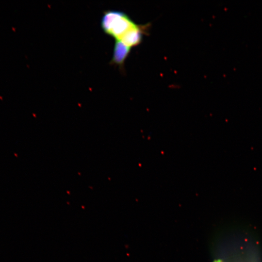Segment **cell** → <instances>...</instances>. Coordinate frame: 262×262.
Returning a JSON list of instances; mask_svg holds the SVG:
<instances>
[{"mask_svg": "<svg viewBox=\"0 0 262 262\" xmlns=\"http://www.w3.org/2000/svg\"><path fill=\"white\" fill-rule=\"evenodd\" d=\"M135 23L125 13L115 10H107L103 12L100 26L107 35L118 40Z\"/></svg>", "mask_w": 262, "mask_h": 262, "instance_id": "cell-1", "label": "cell"}, {"mask_svg": "<svg viewBox=\"0 0 262 262\" xmlns=\"http://www.w3.org/2000/svg\"><path fill=\"white\" fill-rule=\"evenodd\" d=\"M148 27L149 24L146 25L135 24L116 40L120 41L130 48L137 46L141 43L143 36L146 34Z\"/></svg>", "mask_w": 262, "mask_h": 262, "instance_id": "cell-2", "label": "cell"}, {"mask_svg": "<svg viewBox=\"0 0 262 262\" xmlns=\"http://www.w3.org/2000/svg\"><path fill=\"white\" fill-rule=\"evenodd\" d=\"M130 51V48L126 46L120 41L115 40L111 63L120 67L123 66Z\"/></svg>", "mask_w": 262, "mask_h": 262, "instance_id": "cell-3", "label": "cell"}, {"mask_svg": "<svg viewBox=\"0 0 262 262\" xmlns=\"http://www.w3.org/2000/svg\"><path fill=\"white\" fill-rule=\"evenodd\" d=\"M214 262H223L222 261L220 260H215L214 261Z\"/></svg>", "mask_w": 262, "mask_h": 262, "instance_id": "cell-4", "label": "cell"}]
</instances>
